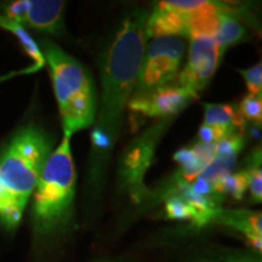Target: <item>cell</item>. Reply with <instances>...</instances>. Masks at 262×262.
Here are the masks:
<instances>
[{"label":"cell","instance_id":"obj_1","mask_svg":"<svg viewBox=\"0 0 262 262\" xmlns=\"http://www.w3.org/2000/svg\"><path fill=\"white\" fill-rule=\"evenodd\" d=\"M148 14L136 9L120 26L101 64L102 97L98 119L93 131L91 182H100L111 150L116 143L123 110L135 91L141 62L145 52Z\"/></svg>","mask_w":262,"mask_h":262},{"label":"cell","instance_id":"obj_2","mask_svg":"<svg viewBox=\"0 0 262 262\" xmlns=\"http://www.w3.org/2000/svg\"><path fill=\"white\" fill-rule=\"evenodd\" d=\"M64 136L70 137L95 122L96 97L94 81L83 64L54 42H44Z\"/></svg>","mask_w":262,"mask_h":262},{"label":"cell","instance_id":"obj_3","mask_svg":"<svg viewBox=\"0 0 262 262\" xmlns=\"http://www.w3.org/2000/svg\"><path fill=\"white\" fill-rule=\"evenodd\" d=\"M75 166L70 137L49 156L35 186L33 217L40 233H50L63 225L72 211L75 193Z\"/></svg>","mask_w":262,"mask_h":262},{"label":"cell","instance_id":"obj_4","mask_svg":"<svg viewBox=\"0 0 262 262\" xmlns=\"http://www.w3.org/2000/svg\"><path fill=\"white\" fill-rule=\"evenodd\" d=\"M50 155L49 137L29 125L14 137L0 158V183L24 209Z\"/></svg>","mask_w":262,"mask_h":262},{"label":"cell","instance_id":"obj_5","mask_svg":"<svg viewBox=\"0 0 262 262\" xmlns=\"http://www.w3.org/2000/svg\"><path fill=\"white\" fill-rule=\"evenodd\" d=\"M185 42L181 37L163 35L152 38L146 45L134 96L148 94L169 85L181 66Z\"/></svg>","mask_w":262,"mask_h":262},{"label":"cell","instance_id":"obj_6","mask_svg":"<svg viewBox=\"0 0 262 262\" xmlns=\"http://www.w3.org/2000/svg\"><path fill=\"white\" fill-rule=\"evenodd\" d=\"M222 54L215 38L191 39L187 64L179 74L178 83L175 84L198 97L199 91L204 89L214 75Z\"/></svg>","mask_w":262,"mask_h":262},{"label":"cell","instance_id":"obj_7","mask_svg":"<svg viewBox=\"0 0 262 262\" xmlns=\"http://www.w3.org/2000/svg\"><path fill=\"white\" fill-rule=\"evenodd\" d=\"M196 98L183 88L165 85L141 96H133L129 101L130 110L147 117H166L183 110L192 100Z\"/></svg>","mask_w":262,"mask_h":262},{"label":"cell","instance_id":"obj_8","mask_svg":"<svg viewBox=\"0 0 262 262\" xmlns=\"http://www.w3.org/2000/svg\"><path fill=\"white\" fill-rule=\"evenodd\" d=\"M63 2L56 0H28L27 11L21 26L27 24L38 31L52 33L61 32L63 28Z\"/></svg>","mask_w":262,"mask_h":262},{"label":"cell","instance_id":"obj_9","mask_svg":"<svg viewBox=\"0 0 262 262\" xmlns=\"http://www.w3.org/2000/svg\"><path fill=\"white\" fill-rule=\"evenodd\" d=\"M173 158L181 166L182 179L191 182L199 178L215 159V145L198 142L191 148L180 149Z\"/></svg>","mask_w":262,"mask_h":262},{"label":"cell","instance_id":"obj_10","mask_svg":"<svg viewBox=\"0 0 262 262\" xmlns=\"http://www.w3.org/2000/svg\"><path fill=\"white\" fill-rule=\"evenodd\" d=\"M204 124L208 126L220 142L225 137L233 135L234 131L243 124L241 114L228 104L209 103L204 106Z\"/></svg>","mask_w":262,"mask_h":262},{"label":"cell","instance_id":"obj_11","mask_svg":"<svg viewBox=\"0 0 262 262\" xmlns=\"http://www.w3.org/2000/svg\"><path fill=\"white\" fill-rule=\"evenodd\" d=\"M261 212L221 210L215 220L241 231L248 239L249 244L255 250L261 251Z\"/></svg>","mask_w":262,"mask_h":262},{"label":"cell","instance_id":"obj_12","mask_svg":"<svg viewBox=\"0 0 262 262\" xmlns=\"http://www.w3.org/2000/svg\"><path fill=\"white\" fill-rule=\"evenodd\" d=\"M245 34H247V31L244 26L235 18V15H233V11L229 8L222 15L217 34L215 37L216 41L220 45L221 51L224 52L229 45L237 44L245 37Z\"/></svg>","mask_w":262,"mask_h":262},{"label":"cell","instance_id":"obj_13","mask_svg":"<svg viewBox=\"0 0 262 262\" xmlns=\"http://www.w3.org/2000/svg\"><path fill=\"white\" fill-rule=\"evenodd\" d=\"M0 26L9 29V31H11L16 37L19 39V41H21L22 47H24L26 52H27L29 56L35 61L34 71L41 68L42 64H44V55H42L41 51L39 50L38 45L35 44V41L31 38V35L26 32V29L22 27L21 25L16 24V22L9 21V19L3 17L2 15H0Z\"/></svg>","mask_w":262,"mask_h":262},{"label":"cell","instance_id":"obj_14","mask_svg":"<svg viewBox=\"0 0 262 262\" xmlns=\"http://www.w3.org/2000/svg\"><path fill=\"white\" fill-rule=\"evenodd\" d=\"M24 208L16 203L0 183V217L9 228H14L21 220Z\"/></svg>","mask_w":262,"mask_h":262},{"label":"cell","instance_id":"obj_15","mask_svg":"<svg viewBox=\"0 0 262 262\" xmlns=\"http://www.w3.org/2000/svg\"><path fill=\"white\" fill-rule=\"evenodd\" d=\"M248 189V171H241L229 175L224 180L221 193L226 192L234 199L243 198L245 191Z\"/></svg>","mask_w":262,"mask_h":262},{"label":"cell","instance_id":"obj_16","mask_svg":"<svg viewBox=\"0 0 262 262\" xmlns=\"http://www.w3.org/2000/svg\"><path fill=\"white\" fill-rule=\"evenodd\" d=\"M166 215L170 219L175 220H192V210L181 195H175L168 199L166 202Z\"/></svg>","mask_w":262,"mask_h":262},{"label":"cell","instance_id":"obj_17","mask_svg":"<svg viewBox=\"0 0 262 262\" xmlns=\"http://www.w3.org/2000/svg\"><path fill=\"white\" fill-rule=\"evenodd\" d=\"M239 114H241L242 118L244 117L249 120L260 123L262 118L261 97L248 95V96L242 101L241 106H239Z\"/></svg>","mask_w":262,"mask_h":262},{"label":"cell","instance_id":"obj_18","mask_svg":"<svg viewBox=\"0 0 262 262\" xmlns=\"http://www.w3.org/2000/svg\"><path fill=\"white\" fill-rule=\"evenodd\" d=\"M244 77L247 88L251 96L261 97L262 90V66L261 63H256L249 70L239 71Z\"/></svg>","mask_w":262,"mask_h":262},{"label":"cell","instance_id":"obj_19","mask_svg":"<svg viewBox=\"0 0 262 262\" xmlns=\"http://www.w3.org/2000/svg\"><path fill=\"white\" fill-rule=\"evenodd\" d=\"M248 171V187L250 189V194L255 202H261L262 196V181H261V169L255 168L247 170Z\"/></svg>","mask_w":262,"mask_h":262},{"label":"cell","instance_id":"obj_20","mask_svg":"<svg viewBox=\"0 0 262 262\" xmlns=\"http://www.w3.org/2000/svg\"><path fill=\"white\" fill-rule=\"evenodd\" d=\"M198 262H261L260 257L255 254H247V253H235L225 255V256L205 258V260Z\"/></svg>","mask_w":262,"mask_h":262}]
</instances>
